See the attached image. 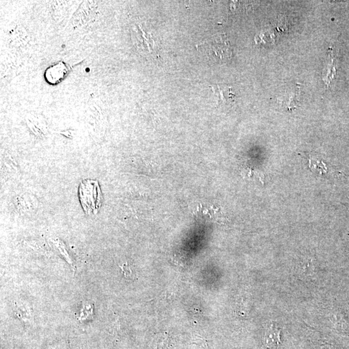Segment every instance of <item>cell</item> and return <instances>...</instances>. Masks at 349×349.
<instances>
[{
  "mask_svg": "<svg viewBox=\"0 0 349 349\" xmlns=\"http://www.w3.org/2000/svg\"><path fill=\"white\" fill-rule=\"evenodd\" d=\"M198 46V49L201 48L207 57L215 61L225 62L232 58V48L224 35L213 36Z\"/></svg>",
  "mask_w": 349,
  "mask_h": 349,
  "instance_id": "6da1fadb",
  "label": "cell"
},
{
  "mask_svg": "<svg viewBox=\"0 0 349 349\" xmlns=\"http://www.w3.org/2000/svg\"><path fill=\"white\" fill-rule=\"evenodd\" d=\"M87 128L92 137L101 140L104 131V116L102 102L96 98L89 100L86 111Z\"/></svg>",
  "mask_w": 349,
  "mask_h": 349,
  "instance_id": "7a4b0ae2",
  "label": "cell"
},
{
  "mask_svg": "<svg viewBox=\"0 0 349 349\" xmlns=\"http://www.w3.org/2000/svg\"><path fill=\"white\" fill-rule=\"evenodd\" d=\"M98 14V7L95 2H84L72 17V25L74 28L91 25L95 22Z\"/></svg>",
  "mask_w": 349,
  "mask_h": 349,
  "instance_id": "3957f363",
  "label": "cell"
},
{
  "mask_svg": "<svg viewBox=\"0 0 349 349\" xmlns=\"http://www.w3.org/2000/svg\"><path fill=\"white\" fill-rule=\"evenodd\" d=\"M135 38L137 48L143 53H152L154 51V41L152 36L145 32L141 28L137 27L135 31Z\"/></svg>",
  "mask_w": 349,
  "mask_h": 349,
  "instance_id": "277c9868",
  "label": "cell"
},
{
  "mask_svg": "<svg viewBox=\"0 0 349 349\" xmlns=\"http://www.w3.org/2000/svg\"><path fill=\"white\" fill-rule=\"evenodd\" d=\"M265 341L268 349H276L280 345V330L277 326L271 325L266 330Z\"/></svg>",
  "mask_w": 349,
  "mask_h": 349,
  "instance_id": "5b68a950",
  "label": "cell"
},
{
  "mask_svg": "<svg viewBox=\"0 0 349 349\" xmlns=\"http://www.w3.org/2000/svg\"><path fill=\"white\" fill-rule=\"evenodd\" d=\"M211 88L217 97L218 104H222L232 102L234 94L232 93L231 89L228 88V87H221L219 85H217L216 88L213 86H211Z\"/></svg>",
  "mask_w": 349,
  "mask_h": 349,
  "instance_id": "8992f818",
  "label": "cell"
},
{
  "mask_svg": "<svg viewBox=\"0 0 349 349\" xmlns=\"http://www.w3.org/2000/svg\"><path fill=\"white\" fill-rule=\"evenodd\" d=\"M17 316L23 321H32V310L28 305L23 303H18L16 304Z\"/></svg>",
  "mask_w": 349,
  "mask_h": 349,
  "instance_id": "52a82bcc",
  "label": "cell"
},
{
  "mask_svg": "<svg viewBox=\"0 0 349 349\" xmlns=\"http://www.w3.org/2000/svg\"><path fill=\"white\" fill-rule=\"evenodd\" d=\"M300 93L301 87L300 85H297V90L291 94L287 100L285 102V107H287L288 110L292 111L299 105Z\"/></svg>",
  "mask_w": 349,
  "mask_h": 349,
  "instance_id": "ba28073f",
  "label": "cell"
},
{
  "mask_svg": "<svg viewBox=\"0 0 349 349\" xmlns=\"http://www.w3.org/2000/svg\"><path fill=\"white\" fill-rule=\"evenodd\" d=\"M331 57V61L330 62L329 67L327 68L326 77L324 78L325 82L327 84H329L331 80L335 77L336 73V61L335 58L333 57V55H330Z\"/></svg>",
  "mask_w": 349,
  "mask_h": 349,
  "instance_id": "9c48e42d",
  "label": "cell"
}]
</instances>
